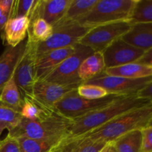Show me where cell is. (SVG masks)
I'll list each match as a JSON object with an SVG mask.
<instances>
[{
    "label": "cell",
    "instance_id": "6da1fadb",
    "mask_svg": "<svg viewBox=\"0 0 152 152\" xmlns=\"http://www.w3.org/2000/svg\"><path fill=\"white\" fill-rule=\"evenodd\" d=\"M150 102L137 94L124 95L108 105L72 120L69 135L65 141L76 139L108 123L115 117L140 108Z\"/></svg>",
    "mask_w": 152,
    "mask_h": 152
},
{
    "label": "cell",
    "instance_id": "7a4b0ae2",
    "mask_svg": "<svg viewBox=\"0 0 152 152\" xmlns=\"http://www.w3.org/2000/svg\"><path fill=\"white\" fill-rule=\"evenodd\" d=\"M151 119L152 102H149L143 106L124 113L78 138L111 143L126 133L144 129L148 126Z\"/></svg>",
    "mask_w": 152,
    "mask_h": 152
},
{
    "label": "cell",
    "instance_id": "3957f363",
    "mask_svg": "<svg viewBox=\"0 0 152 152\" xmlns=\"http://www.w3.org/2000/svg\"><path fill=\"white\" fill-rule=\"evenodd\" d=\"M71 122L59 114L45 121H32L22 117L19 123L8 131L7 135L15 139L26 137L62 144L68 137Z\"/></svg>",
    "mask_w": 152,
    "mask_h": 152
},
{
    "label": "cell",
    "instance_id": "277c9868",
    "mask_svg": "<svg viewBox=\"0 0 152 152\" xmlns=\"http://www.w3.org/2000/svg\"><path fill=\"white\" fill-rule=\"evenodd\" d=\"M137 0H98L91 11L78 22L92 28L123 21L130 22Z\"/></svg>",
    "mask_w": 152,
    "mask_h": 152
},
{
    "label": "cell",
    "instance_id": "5b68a950",
    "mask_svg": "<svg viewBox=\"0 0 152 152\" xmlns=\"http://www.w3.org/2000/svg\"><path fill=\"white\" fill-rule=\"evenodd\" d=\"M123 96L124 95L111 94L102 99H88L80 96L75 89L59 101L54 105V108L62 117L74 120L102 108Z\"/></svg>",
    "mask_w": 152,
    "mask_h": 152
},
{
    "label": "cell",
    "instance_id": "8992f818",
    "mask_svg": "<svg viewBox=\"0 0 152 152\" xmlns=\"http://www.w3.org/2000/svg\"><path fill=\"white\" fill-rule=\"evenodd\" d=\"M94 53L90 48L81 44L75 45L74 53L65 59L57 68L44 79V81L65 86H79L83 84L79 77V69L83 61Z\"/></svg>",
    "mask_w": 152,
    "mask_h": 152
},
{
    "label": "cell",
    "instance_id": "52a82bcc",
    "mask_svg": "<svg viewBox=\"0 0 152 152\" xmlns=\"http://www.w3.org/2000/svg\"><path fill=\"white\" fill-rule=\"evenodd\" d=\"M53 28L51 35L37 45V57L50 50L76 45L90 30L78 22L56 25Z\"/></svg>",
    "mask_w": 152,
    "mask_h": 152
},
{
    "label": "cell",
    "instance_id": "ba28073f",
    "mask_svg": "<svg viewBox=\"0 0 152 152\" xmlns=\"http://www.w3.org/2000/svg\"><path fill=\"white\" fill-rule=\"evenodd\" d=\"M132 26L129 21H123L94 27L88 31L79 44L90 48L94 52L102 53L114 42L121 39Z\"/></svg>",
    "mask_w": 152,
    "mask_h": 152
},
{
    "label": "cell",
    "instance_id": "9c48e42d",
    "mask_svg": "<svg viewBox=\"0 0 152 152\" xmlns=\"http://www.w3.org/2000/svg\"><path fill=\"white\" fill-rule=\"evenodd\" d=\"M27 36L25 52L15 70V80L22 96L33 94V89L36 83L35 66L39 42L30 36Z\"/></svg>",
    "mask_w": 152,
    "mask_h": 152
},
{
    "label": "cell",
    "instance_id": "30bf717a",
    "mask_svg": "<svg viewBox=\"0 0 152 152\" xmlns=\"http://www.w3.org/2000/svg\"><path fill=\"white\" fill-rule=\"evenodd\" d=\"M152 82L151 77L140 79L126 78L105 75L103 72L86 82V84L96 85L106 89L111 94L119 95L137 94L145 86Z\"/></svg>",
    "mask_w": 152,
    "mask_h": 152
},
{
    "label": "cell",
    "instance_id": "8fae6325",
    "mask_svg": "<svg viewBox=\"0 0 152 152\" xmlns=\"http://www.w3.org/2000/svg\"><path fill=\"white\" fill-rule=\"evenodd\" d=\"M144 53L143 50L126 42L122 39L116 40L102 52L105 68L136 62Z\"/></svg>",
    "mask_w": 152,
    "mask_h": 152
},
{
    "label": "cell",
    "instance_id": "7c38bea8",
    "mask_svg": "<svg viewBox=\"0 0 152 152\" xmlns=\"http://www.w3.org/2000/svg\"><path fill=\"white\" fill-rule=\"evenodd\" d=\"M72 0H37L29 16L30 21L37 18L54 26L62 20Z\"/></svg>",
    "mask_w": 152,
    "mask_h": 152
},
{
    "label": "cell",
    "instance_id": "4fadbf2b",
    "mask_svg": "<svg viewBox=\"0 0 152 152\" xmlns=\"http://www.w3.org/2000/svg\"><path fill=\"white\" fill-rule=\"evenodd\" d=\"M74 51L75 45L50 50L37 56L35 66L36 82L44 80Z\"/></svg>",
    "mask_w": 152,
    "mask_h": 152
},
{
    "label": "cell",
    "instance_id": "5bb4252c",
    "mask_svg": "<svg viewBox=\"0 0 152 152\" xmlns=\"http://www.w3.org/2000/svg\"><path fill=\"white\" fill-rule=\"evenodd\" d=\"M77 88V86H65L40 80L35 83L33 95L45 105L54 108V105L67 94Z\"/></svg>",
    "mask_w": 152,
    "mask_h": 152
},
{
    "label": "cell",
    "instance_id": "9a60e30c",
    "mask_svg": "<svg viewBox=\"0 0 152 152\" xmlns=\"http://www.w3.org/2000/svg\"><path fill=\"white\" fill-rule=\"evenodd\" d=\"M26 41L16 47L7 46L0 55V94L7 83L24 54Z\"/></svg>",
    "mask_w": 152,
    "mask_h": 152
},
{
    "label": "cell",
    "instance_id": "2e32d148",
    "mask_svg": "<svg viewBox=\"0 0 152 152\" xmlns=\"http://www.w3.org/2000/svg\"><path fill=\"white\" fill-rule=\"evenodd\" d=\"M20 114L22 118L32 121H45L57 115L59 113L54 108L45 105L33 94L22 96Z\"/></svg>",
    "mask_w": 152,
    "mask_h": 152
},
{
    "label": "cell",
    "instance_id": "e0dca14e",
    "mask_svg": "<svg viewBox=\"0 0 152 152\" xmlns=\"http://www.w3.org/2000/svg\"><path fill=\"white\" fill-rule=\"evenodd\" d=\"M28 16L10 18L3 28L2 38L7 46L16 47L25 41L30 27Z\"/></svg>",
    "mask_w": 152,
    "mask_h": 152
},
{
    "label": "cell",
    "instance_id": "ac0fdd59",
    "mask_svg": "<svg viewBox=\"0 0 152 152\" xmlns=\"http://www.w3.org/2000/svg\"><path fill=\"white\" fill-rule=\"evenodd\" d=\"M121 39L145 52L152 48V22L134 24Z\"/></svg>",
    "mask_w": 152,
    "mask_h": 152
},
{
    "label": "cell",
    "instance_id": "d6986e66",
    "mask_svg": "<svg viewBox=\"0 0 152 152\" xmlns=\"http://www.w3.org/2000/svg\"><path fill=\"white\" fill-rule=\"evenodd\" d=\"M103 73L105 75L117 76L126 78H145L152 76V65L136 62L114 68H105Z\"/></svg>",
    "mask_w": 152,
    "mask_h": 152
},
{
    "label": "cell",
    "instance_id": "ffe728a7",
    "mask_svg": "<svg viewBox=\"0 0 152 152\" xmlns=\"http://www.w3.org/2000/svg\"><path fill=\"white\" fill-rule=\"evenodd\" d=\"M105 69L103 56L101 52H94L88 56L79 69V77L83 83L97 77Z\"/></svg>",
    "mask_w": 152,
    "mask_h": 152
},
{
    "label": "cell",
    "instance_id": "44dd1931",
    "mask_svg": "<svg viewBox=\"0 0 152 152\" xmlns=\"http://www.w3.org/2000/svg\"><path fill=\"white\" fill-rule=\"evenodd\" d=\"M98 0H72L65 16L56 25L78 22L91 11Z\"/></svg>",
    "mask_w": 152,
    "mask_h": 152
},
{
    "label": "cell",
    "instance_id": "7402d4cb",
    "mask_svg": "<svg viewBox=\"0 0 152 152\" xmlns=\"http://www.w3.org/2000/svg\"><path fill=\"white\" fill-rule=\"evenodd\" d=\"M0 101L20 113L23 98L15 80V71L0 94Z\"/></svg>",
    "mask_w": 152,
    "mask_h": 152
},
{
    "label": "cell",
    "instance_id": "603a6c76",
    "mask_svg": "<svg viewBox=\"0 0 152 152\" xmlns=\"http://www.w3.org/2000/svg\"><path fill=\"white\" fill-rule=\"evenodd\" d=\"M108 143L100 141L77 138L63 142L58 151L59 152H99Z\"/></svg>",
    "mask_w": 152,
    "mask_h": 152
},
{
    "label": "cell",
    "instance_id": "cb8c5ba5",
    "mask_svg": "<svg viewBox=\"0 0 152 152\" xmlns=\"http://www.w3.org/2000/svg\"><path fill=\"white\" fill-rule=\"evenodd\" d=\"M117 152H141L142 132L140 129L126 133L111 142Z\"/></svg>",
    "mask_w": 152,
    "mask_h": 152
},
{
    "label": "cell",
    "instance_id": "d4e9b609",
    "mask_svg": "<svg viewBox=\"0 0 152 152\" xmlns=\"http://www.w3.org/2000/svg\"><path fill=\"white\" fill-rule=\"evenodd\" d=\"M21 152H50L59 149L62 143L53 141L39 140L26 137L17 139Z\"/></svg>",
    "mask_w": 152,
    "mask_h": 152
},
{
    "label": "cell",
    "instance_id": "484cf974",
    "mask_svg": "<svg viewBox=\"0 0 152 152\" xmlns=\"http://www.w3.org/2000/svg\"><path fill=\"white\" fill-rule=\"evenodd\" d=\"M53 30V26L45 20L41 18H37L30 22L28 35L37 42H42L45 41L51 35Z\"/></svg>",
    "mask_w": 152,
    "mask_h": 152
},
{
    "label": "cell",
    "instance_id": "4316f807",
    "mask_svg": "<svg viewBox=\"0 0 152 152\" xmlns=\"http://www.w3.org/2000/svg\"><path fill=\"white\" fill-rule=\"evenodd\" d=\"M130 22L132 25L152 22V0H137Z\"/></svg>",
    "mask_w": 152,
    "mask_h": 152
},
{
    "label": "cell",
    "instance_id": "83f0119b",
    "mask_svg": "<svg viewBox=\"0 0 152 152\" xmlns=\"http://www.w3.org/2000/svg\"><path fill=\"white\" fill-rule=\"evenodd\" d=\"M77 92L80 96L88 99H99L111 94L108 91L101 86L91 84L80 85L77 88Z\"/></svg>",
    "mask_w": 152,
    "mask_h": 152
},
{
    "label": "cell",
    "instance_id": "f1b7e54d",
    "mask_svg": "<svg viewBox=\"0 0 152 152\" xmlns=\"http://www.w3.org/2000/svg\"><path fill=\"white\" fill-rule=\"evenodd\" d=\"M22 119L20 113L0 101V121L3 122L8 126L10 131L14 128Z\"/></svg>",
    "mask_w": 152,
    "mask_h": 152
},
{
    "label": "cell",
    "instance_id": "f546056e",
    "mask_svg": "<svg viewBox=\"0 0 152 152\" xmlns=\"http://www.w3.org/2000/svg\"><path fill=\"white\" fill-rule=\"evenodd\" d=\"M37 0H16L13 2L10 18L28 16L29 17L36 5Z\"/></svg>",
    "mask_w": 152,
    "mask_h": 152
},
{
    "label": "cell",
    "instance_id": "4dcf8cb0",
    "mask_svg": "<svg viewBox=\"0 0 152 152\" xmlns=\"http://www.w3.org/2000/svg\"><path fill=\"white\" fill-rule=\"evenodd\" d=\"M0 152H21L17 139L7 135L0 141Z\"/></svg>",
    "mask_w": 152,
    "mask_h": 152
},
{
    "label": "cell",
    "instance_id": "1f68e13d",
    "mask_svg": "<svg viewBox=\"0 0 152 152\" xmlns=\"http://www.w3.org/2000/svg\"><path fill=\"white\" fill-rule=\"evenodd\" d=\"M142 132V148L141 152H152V127L147 126L141 129Z\"/></svg>",
    "mask_w": 152,
    "mask_h": 152
},
{
    "label": "cell",
    "instance_id": "d6a6232c",
    "mask_svg": "<svg viewBox=\"0 0 152 152\" xmlns=\"http://www.w3.org/2000/svg\"><path fill=\"white\" fill-rule=\"evenodd\" d=\"M137 94L139 97L146 99L147 101L150 102H152V82L148 83L147 86H145Z\"/></svg>",
    "mask_w": 152,
    "mask_h": 152
},
{
    "label": "cell",
    "instance_id": "836d02e7",
    "mask_svg": "<svg viewBox=\"0 0 152 152\" xmlns=\"http://www.w3.org/2000/svg\"><path fill=\"white\" fill-rule=\"evenodd\" d=\"M13 2H14L13 0H0V8L2 10L3 13L8 15L9 17L13 7Z\"/></svg>",
    "mask_w": 152,
    "mask_h": 152
},
{
    "label": "cell",
    "instance_id": "e575fe53",
    "mask_svg": "<svg viewBox=\"0 0 152 152\" xmlns=\"http://www.w3.org/2000/svg\"><path fill=\"white\" fill-rule=\"evenodd\" d=\"M137 62L139 63L145 64V65H152V48L149 50H146L142 55V57L139 59Z\"/></svg>",
    "mask_w": 152,
    "mask_h": 152
},
{
    "label": "cell",
    "instance_id": "d590c367",
    "mask_svg": "<svg viewBox=\"0 0 152 152\" xmlns=\"http://www.w3.org/2000/svg\"><path fill=\"white\" fill-rule=\"evenodd\" d=\"M4 129H8V126H7L5 123H3V122L0 121V136H1V134H2L3 131H4Z\"/></svg>",
    "mask_w": 152,
    "mask_h": 152
},
{
    "label": "cell",
    "instance_id": "8d00e7d4",
    "mask_svg": "<svg viewBox=\"0 0 152 152\" xmlns=\"http://www.w3.org/2000/svg\"><path fill=\"white\" fill-rule=\"evenodd\" d=\"M110 148H111V143H108L107 144V145H105V146L99 152H108L110 150Z\"/></svg>",
    "mask_w": 152,
    "mask_h": 152
},
{
    "label": "cell",
    "instance_id": "74e56055",
    "mask_svg": "<svg viewBox=\"0 0 152 152\" xmlns=\"http://www.w3.org/2000/svg\"><path fill=\"white\" fill-rule=\"evenodd\" d=\"M108 152H117L115 151V149L114 148V147L112 146L111 143V148H110V150H109V151H108Z\"/></svg>",
    "mask_w": 152,
    "mask_h": 152
},
{
    "label": "cell",
    "instance_id": "f35d334b",
    "mask_svg": "<svg viewBox=\"0 0 152 152\" xmlns=\"http://www.w3.org/2000/svg\"><path fill=\"white\" fill-rule=\"evenodd\" d=\"M2 14H3V12H2V10H1V8H0V17L2 16Z\"/></svg>",
    "mask_w": 152,
    "mask_h": 152
},
{
    "label": "cell",
    "instance_id": "ab89813d",
    "mask_svg": "<svg viewBox=\"0 0 152 152\" xmlns=\"http://www.w3.org/2000/svg\"><path fill=\"white\" fill-rule=\"evenodd\" d=\"M148 126H151V127H152V119H151V121H150V123H149V124H148Z\"/></svg>",
    "mask_w": 152,
    "mask_h": 152
},
{
    "label": "cell",
    "instance_id": "60d3db41",
    "mask_svg": "<svg viewBox=\"0 0 152 152\" xmlns=\"http://www.w3.org/2000/svg\"><path fill=\"white\" fill-rule=\"evenodd\" d=\"M50 152H59V151H58V150H55V151H52Z\"/></svg>",
    "mask_w": 152,
    "mask_h": 152
}]
</instances>
